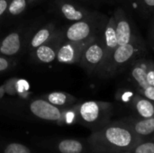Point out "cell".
<instances>
[{
  "label": "cell",
  "mask_w": 154,
  "mask_h": 153,
  "mask_svg": "<svg viewBox=\"0 0 154 153\" xmlns=\"http://www.w3.org/2000/svg\"><path fill=\"white\" fill-rule=\"evenodd\" d=\"M21 49V38L17 32H11L0 42V53L5 56H13Z\"/></svg>",
  "instance_id": "cell-10"
},
{
  "label": "cell",
  "mask_w": 154,
  "mask_h": 153,
  "mask_svg": "<svg viewBox=\"0 0 154 153\" xmlns=\"http://www.w3.org/2000/svg\"><path fill=\"white\" fill-rule=\"evenodd\" d=\"M8 68H9V61L5 58L0 57V72L6 70Z\"/></svg>",
  "instance_id": "cell-25"
},
{
  "label": "cell",
  "mask_w": 154,
  "mask_h": 153,
  "mask_svg": "<svg viewBox=\"0 0 154 153\" xmlns=\"http://www.w3.org/2000/svg\"><path fill=\"white\" fill-rule=\"evenodd\" d=\"M130 127L138 136H149L154 133V116L138 120Z\"/></svg>",
  "instance_id": "cell-13"
},
{
  "label": "cell",
  "mask_w": 154,
  "mask_h": 153,
  "mask_svg": "<svg viewBox=\"0 0 154 153\" xmlns=\"http://www.w3.org/2000/svg\"><path fill=\"white\" fill-rule=\"evenodd\" d=\"M134 107L142 118H151L154 116V104L152 101L145 97L137 96L134 99Z\"/></svg>",
  "instance_id": "cell-14"
},
{
  "label": "cell",
  "mask_w": 154,
  "mask_h": 153,
  "mask_svg": "<svg viewBox=\"0 0 154 153\" xmlns=\"http://www.w3.org/2000/svg\"><path fill=\"white\" fill-rule=\"evenodd\" d=\"M97 21L90 15L83 20L74 22L65 32V39L69 41H83L97 37Z\"/></svg>",
  "instance_id": "cell-4"
},
{
  "label": "cell",
  "mask_w": 154,
  "mask_h": 153,
  "mask_svg": "<svg viewBox=\"0 0 154 153\" xmlns=\"http://www.w3.org/2000/svg\"><path fill=\"white\" fill-rule=\"evenodd\" d=\"M143 4L146 7L149 8H154V0H143Z\"/></svg>",
  "instance_id": "cell-26"
},
{
  "label": "cell",
  "mask_w": 154,
  "mask_h": 153,
  "mask_svg": "<svg viewBox=\"0 0 154 153\" xmlns=\"http://www.w3.org/2000/svg\"><path fill=\"white\" fill-rule=\"evenodd\" d=\"M70 96L63 92H52L47 96L48 101L54 106H64Z\"/></svg>",
  "instance_id": "cell-19"
},
{
  "label": "cell",
  "mask_w": 154,
  "mask_h": 153,
  "mask_svg": "<svg viewBox=\"0 0 154 153\" xmlns=\"http://www.w3.org/2000/svg\"><path fill=\"white\" fill-rule=\"evenodd\" d=\"M147 82L149 86L154 87V66L147 67Z\"/></svg>",
  "instance_id": "cell-23"
},
{
  "label": "cell",
  "mask_w": 154,
  "mask_h": 153,
  "mask_svg": "<svg viewBox=\"0 0 154 153\" xmlns=\"http://www.w3.org/2000/svg\"><path fill=\"white\" fill-rule=\"evenodd\" d=\"M106 62V49L103 41L97 37L85 49L79 64L88 71H100Z\"/></svg>",
  "instance_id": "cell-3"
},
{
  "label": "cell",
  "mask_w": 154,
  "mask_h": 153,
  "mask_svg": "<svg viewBox=\"0 0 154 153\" xmlns=\"http://www.w3.org/2000/svg\"><path fill=\"white\" fill-rule=\"evenodd\" d=\"M116 21V31L118 45L127 44L134 38L133 29L127 14L122 8H117L114 13Z\"/></svg>",
  "instance_id": "cell-6"
},
{
  "label": "cell",
  "mask_w": 154,
  "mask_h": 153,
  "mask_svg": "<svg viewBox=\"0 0 154 153\" xmlns=\"http://www.w3.org/2000/svg\"><path fill=\"white\" fill-rule=\"evenodd\" d=\"M103 136L106 143L116 151L133 149L136 144V134L130 126L113 124L104 130Z\"/></svg>",
  "instance_id": "cell-2"
},
{
  "label": "cell",
  "mask_w": 154,
  "mask_h": 153,
  "mask_svg": "<svg viewBox=\"0 0 154 153\" xmlns=\"http://www.w3.org/2000/svg\"><path fill=\"white\" fill-rule=\"evenodd\" d=\"M82 144L75 140H65L59 144V150L61 153H80Z\"/></svg>",
  "instance_id": "cell-17"
},
{
  "label": "cell",
  "mask_w": 154,
  "mask_h": 153,
  "mask_svg": "<svg viewBox=\"0 0 154 153\" xmlns=\"http://www.w3.org/2000/svg\"><path fill=\"white\" fill-rule=\"evenodd\" d=\"M35 56L37 60H40L41 62L51 63L54 60H56L57 50L52 45H51V43L48 41L46 43L35 49Z\"/></svg>",
  "instance_id": "cell-12"
},
{
  "label": "cell",
  "mask_w": 154,
  "mask_h": 153,
  "mask_svg": "<svg viewBox=\"0 0 154 153\" xmlns=\"http://www.w3.org/2000/svg\"><path fill=\"white\" fill-rule=\"evenodd\" d=\"M147 67L148 65L140 62L134 65L131 71L133 78L134 79L141 90H143L149 87V84L147 82Z\"/></svg>",
  "instance_id": "cell-15"
},
{
  "label": "cell",
  "mask_w": 154,
  "mask_h": 153,
  "mask_svg": "<svg viewBox=\"0 0 154 153\" xmlns=\"http://www.w3.org/2000/svg\"><path fill=\"white\" fill-rule=\"evenodd\" d=\"M153 38H154V37H153Z\"/></svg>",
  "instance_id": "cell-28"
},
{
  "label": "cell",
  "mask_w": 154,
  "mask_h": 153,
  "mask_svg": "<svg viewBox=\"0 0 154 153\" xmlns=\"http://www.w3.org/2000/svg\"><path fill=\"white\" fill-rule=\"evenodd\" d=\"M97 37H93L83 41H69L66 40L65 42L59 46L56 60L59 62L65 64L79 62L81 56L87 46L94 40H96Z\"/></svg>",
  "instance_id": "cell-5"
},
{
  "label": "cell",
  "mask_w": 154,
  "mask_h": 153,
  "mask_svg": "<svg viewBox=\"0 0 154 153\" xmlns=\"http://www.w3.org/2000/svg\"><path fill=\"white\" fill-rule=\"evenodd\" d=\"M101 39L103 41V44L106 49V62L104 64L105 66L106 62L108 61V60L110 59L114 50L118 46L116 31V21H115L114 15L110 16L108 21L106 22L105 28H104L103 37H101Z\"/></svg>",
  "instance_id": "cell-9"
},
{
  "label": "cell",
  "mask_w": 154,
  "mask_h": 153,
  "mask_svg": "<svg viewBox=\"0 0 154 153\" xmlns=\"http://www.w3.org/2000/svg\"><path fill=\"white\" fill-rule=\"evenodd\" d=\"M53 32H54V29L51 25L40 29L33 35V37L31 41V47L32 49H36L37 47L46 43L52 37Z\"/></svg>",
  "instance_id": "cell-16"
},
{
  "label": "cell",
  "mask_w": 154,
  "mask_h": 153,
  "mask_svg": "<svg viewBox=\"0 0 154 153\" xmlns=\"http://www.w3.org/2000/svg\"><path fill=\"white\" fill-rule=\"evenodd\" d=\"M134 153H154V142H147L137 145L134 148Z\"/></svg>",
  "instance_id": "cell-21"
},
{
  "label": "cell",
  "mask_w": 154,
  "mask_h": 153,
  "mask_svg": "<svg viewBox=\"0 0 154 153\" xmlns=\"http://www.w3.org/2000/svg\"><path fill=\"white\" fill-rule=\"evenodd\" d=\"M26 5V0H11L7 7L8 14L11 15H18L25 10Z\"/></svg>",
  "instance_id": "cell-18"
},
{
  "label": "cell",
  "mask_w": 154,
  "mask_h": 153,
  "mask_svg": "<svg viewBox=\"0 0 154 153\" xmlns=\"http://www.w3.org/2000/svg\"><path fill=\"white\" fill-rule=\"evenodd\" d=\"M30 1H36V0H30Z\"/></svg>",
  "instance_id": "cell-27"
},
{
  "label": "cell",
  "mask_w": 154,
  "mask_h": 153,
  "mask_svg": "<svg viewBox=\"0 0 154 153\" xmlns=\"http://www.w3.org/2000/svg\"><path fill=\"white\" fill-rule=\"evenodd\" d=\"M60 12L66 19L71 22L80 21L89 16V14L86 10L82 8H79L74 5L69 3H63L61 5Z\"/></svg>",
  "instance_id": "cell-11"
},
{
  "label": "cell",
  "mask_w": 154,
  "mask_h": 153,
  "mask_svg": "<svg viewBox=\"0 0 154 153\" xmlns=\"http://www.w3.org/2000/svg\"><path fill=\"white\" fill-rule=\"evenodd\" d=\"M30 110L35 116L43 120L58 121L61 117L60 109L49 101L43 99H38L32 102L30 105Z\"/></svg>",
  "instance_id": "cell-8"
},
{
  "label": "cell",
  "mask_w": 154,
  "mask_h": 153,
  "mask_svg": "<svg viewBox=\"0 0 154 153\" xmlns=\"http://www.w3.org/2000/svg\"><path fill=\"white\" fill-rule=\"evenodd\" d=\"M141 50L142 42L136 37L127 44L118 45L106 64L99 72L107 76H114L117 74L141 52Z\"/></svg>",
  "instance_id": "cell-1"
},
{
  "label": "cell",
  "mask_w": 154,
  "mask_h": 153,
  "mask_svg": "<svg viewBox=\"0 0 154 153\" xmlns=\"http://www.w3.org/2000/svg\"><path fill=\"white\" fill-rule=\"evenodd\" d=\"M9 1L10 0H0V16H2L7 11Z\"/></svg>",
  "instance_id": "cell-24"
},
{
  "label": "cell",
  "mask_w": 154,
  "mask_h": 153,
  "mask_svg": "<svg viewBox=\"0 0 154 153\" xmlns=\"http://www.w3.org/2000/svg\"><path fill=\"white\" fill-rule=\"evenodd\" d=\"M5 153H30V151L27 147L22 144L12 143L5 148Z\"/></svg>",
  "instance_id": "cell-20"
},
{
  "label": "cell",
  "mask_w": 154,
  "mask_h": 153,
  "mask_svg": "<svg viewBox=\"0 0 154 153\" xmlns=\"http://www.w3.org/2000/svg\"><path fill=\"white\" fill-rule=\"evenodd\" d=\"M111 105L107 103L87 101L79 106V115L82 120L88 124L97 122L102 115L106 114L110 109Z\"/></svg>",
  "instance_id": "cell-7"
},
{
  "label": "cell",
  "mask_w": 154,
  "mask_h": 153,
  "mask_svg": "<svg viewBox=\"0 0 154 153\" xmlns=\"http://www.w3.org/2000/svg\"><path fill=\"white\" fill-rule=\"evenodd\" d=\"M143 95L145 98L151 100L154 102V87L153 86H149L148 87H146L145 89L142 90Z\"/></svg>",
  "instance_id": "cell-22"
}]
</instances>
